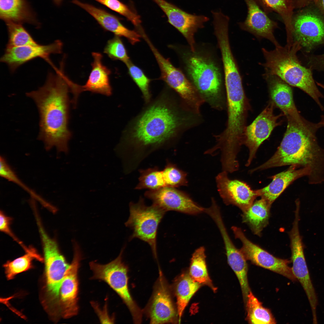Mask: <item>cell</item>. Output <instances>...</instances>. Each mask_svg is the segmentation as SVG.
<instances>
[{
  "instance_id": "6da1fadb",
  "label": "cell",
  "mask_w": 324,
  "mask_h": 324,
  "mask_svg": "<svg viewBox=\"0 0 324 324\" xmlns=\"http://www.w3.org/2000/svg\"><path fill=\"white\" fill-rule=\"evenodd\" d=\"M200 114L163 91L129 124L118 147L125 165L134 169L153 151L179 138L202 121Z\"/></svg>"
},
{
  "instance_id": "7a4b0ae2",
  "label": "cell",
  "mask_w": 324,
  "mask_h": 324,
  "mask_svg": "<svg viewBox=\"0 0 324 324\" xmlns=\"http://www.w3.org/2000/svg\"><path fill=\"white\" fill-rule=\"evenodd\" d=\"M62 66L48 73L45 84L26 93L36 104L40 116L38 139L46 151L55 147L58 152L67 153L71 134L68 127L69 88Z\"/></svg>"
},
{
  "instance_id": "3957f363",
  "label": "cell",
  "mask_w": 324,
  "mask_h": 324,
  "mask_svg": "<svg viewBox=\"0 0 324 324\" xmlns=\"http://www.w3.org/2000/svg\"><path fill=\"white\" fill-rule=\"evenodd\" d=\"M301 50V46L296 41L283 47L280 45L275 46L272 50L262 48L265 59L263 65L266 74L276 75L290 86L301 89L322 109L320 98L323 95L316 85L312 70L303 66L298 57L297 53Z\"/></svg>"
},
{
  "instance_id": "277c9868",
  "label": "cell",
  "mask_w": 324,
  "mask_h": 324,
  "mask_svg": "<svg viewBox=\"0 0 324 324\" xmlns=\"http://www.w3.org/2000/svg\"><path fill=\"white\" fill-rule=\"evenodd\" d=\"M284 137L274 154L253 172L272 167L310 163L315 147V128L301 117L287 119Z\"/></svg>"
},
{
  "instance_id": "5b68a950",
  "label": "cell",
  "mask_w": 324,
  "mask_h": 324,
  "mask_svg": "<svg viewBox=\"0 0 324 324\" xmlns=\"http://www.w3.org/2000/svg\"><path fill=\"white\" fill-rule=\"evenodd\" d=\"M195 52L182 54L190 81L205 102L212 108L218 111L226 110V94L219 68L210 59Z\"/></svg>"
},
{
  "instance_id": "8992f818",
  "label": "cell",
  "mask_w": 324,
  "mask_h": 324,
  "mask_svg": "<svg viewBox=\"0 0 324 324\" xmlns=\"http://www.w3.org/2000/svg\"><path fill=\"white\" fill-rule=\"evenodd\" d=\"M124 248L118 256L106 264L94 261L89 263L93 272L92 278L106 283L120 296L126 305L132 316L134 323H141L142 312L132 297L128 287V268L122 261Z\"/></svg>"
},
{
  "instance_id": "52a82bcc",
  "label": "cell",
  "mask_w": 324,
  "mask_h": 324,
  "mask_svg": "<svg viewBox=\"0 0 324 324\" xmlns=\"http://www.w3.org/2000/svg\"><path fill=\"white\" fill-rule=\"evenodd\" d=\"M129 212L125 225L133 231L130 240L136 238L147 243L157 259V231L166 212L153 203L147 206L141 197L136 203H130Z\"/></svg>"
},
{
  "instance_id": "ba28073f",
  "label": "cell",
  "mask_w": 324,
  "mask_h": 324,
  "mask_svg": "<svg viewBox=\"0 0 324 324\" xmlns=\"http://www.w3.org/2000/svg\"><path fill=\"white\" fill-rule=\"evenodd\" d=\"M145 40L159 66L161 72L160 79L178 94L190 109L196 113H200V107L205 102L193 85L180 70L159 52L148 37Z\"/></svg>"
},
{
  "instance_id": "9c48e42d",
  "label": "cell",
  "mask_w": 324,
  "mask_h": 324,
  "mask_svg": "<svg viewBox=\"0 0 324 324\" xmlns=\"http://www.w3.org/2000/svg\"><path fill=\"white\" fill-rule=\"evenodd\" d=\"M43 247L47 291L53 301H58L62 283L70 264L55 240L48 235L41 222L37 224Z\"/></svg>"
},
{
  "instance_id": "30bf717a",
  "label": "cell",
  "mask_w": 324,
  "mask_h": 324,
  "mask_svg": "<svg viewBox=\"0 0 324 324\" xmlns=\"http://www.w3.org/2000/svg\"><path fill=\"white\" fill-rule=\"evenodd\" d=\"M292 27L293 42H298L305 53L324 45V19L317 13L304 11L294 13Z\"/></svg>"
},
{
  "instance_id": "8fae6325",
  "label": "cell",
  "mask_w": 324,
  "mask_h": 324,
  "mask_svg": "<svg viewBox=\"0 0 324 324\" xmlns=\"http://www.w3.org/2000/svg\"><path fill=\"white\" fill-rule=\"evenodd\" d=\"M235 238L242 243L240 249L247 260L252 263L281 275L292 281L297 280L289 266L290 261L273 255L259 246L254 244L246 236L241 228H231Z\"/></svg>"
},
{
  "instance_id": "7c38bea8",
  "label": "cell",
  "mask_w": 324,
  "mask_h": 324,
  "mask_svg": "<svg viewBox=\"0 0 324 324\" xmlns=\"http://www.w3.org/2000/svg\"><path fill=\"white\" fill-rule=\"evenodd\" d=\"M170 287L160 270L146 311L151 324L179 322L177 309L172 299Z\"/></svg>"
},
{
  "instance_id": "4fadbf2b",
  "label": "cell",
  "mask_w": 324,
  "mask_h": 324,
  "mask_svg": "<svg viewBox=\"0 0 324 324\" xmlns=\"http://www.w3.org/2000/svg\"><path fill=\"white\" fill-rule=\"evenodd\" d=\"M299 223H293L289 232L291 251L292 273L301 284L308 298L312 314L316 315L318 300L312 282L304 252V247L299 230Z\"/></svg>"
},
{
  "instance_id": "5bb4252c",
  "label": "cell",
  "mask_w": 324,
  "mask_h": 324,
  "mask_svg": "<svg viewBox=\"0 0 324 324\" xmlns=\"http://www.w3.org/2000/svg\"><path fill=\"white\" fill-rule=\"evenodd\" d=\"M274 105L272 101L270 102L251 124L245 128L243 144L247 147L249 151L246 165L247 166L250 164L260 145L269 137L273 129L279 124L278 120L282 114L274 115Z\"/></svg>"
},
{
  "instance_id": "9a60e30c",
  "label": "cell",
  "mask_w": 324,
  "mask_h": 324,
  "mask_svg": "<svg viewBox=\"0 0 324 324\" xmlns=\"http://www.w3.org/2000/svg\"><path fill=\"white\" fill-rule=\"evenodd\" d=\"M166 16L169 22L184 37L192 52L196 51L195 33L204 27L209 18L189 14L165 0H153Z\"/></svg>"
},
{
  "instance_id": "2e32d148",
  "label": "cell",
  "mask_w": 324,
  "mask_h": 324,
  "mask_svg": "<svg viewBox=\"0 0 324 324\" xmlns=\"http://www.w3.org/2000/svg\"><path fill=\"white\" fill-rule=\"evenodd\" d=\"M72 261L67 270L59 291V300L61 315L68 318L76 315L79 310L78 304V272L82 259V254L78 244L74 243Z\"/></svg>"
},
{
  "instance_id": "e0dca14e",
  "label": "cell",
  "mask_w": 324,
  "mask_h": 324,
  "mask_svg": "<svg viewBox=\"0 0 324 324\" xmlns=\"http://www.w3.org/2000/svg\"><path fill=\"white\" fill-rule=\"evenodd\" d=\"M145 196L165 211H173L191 215L205 212V208L194 202L187 194L176 188L165 187L146 191Z\"/></svg>"
},
{
  "instance_id": "ac0fdd59",
  "label": "cell",
  "mask_w": 324,
  "mask_h": 324,
  "mask_svg": "<svg viewBox=\"0 0 324 324\" xmlns=\"http://www.w3.org/2000/svg\"><path fill=\"white\" fill-rule=\"evenodd\" d=\"M93 61L92 69L87 81L83 86L75 83L66 76L65 79L69 89L73 95L71 100L74 106L76 104L79 94L83 91H88L107 96L112 94V88L110 83V70L102 63L103 56L99 52H93Z\"/></svg>"
},
{
  "instance_id": "d6986e66",
  "label": "cell",
  "mask_w": 324,
  "mask_h": 324,
  "mask_svg": "<svg viewBox=\"0 0 324 324\" xmlns=\"http://www.w3.org/2000/svg\"><path fill=\"white\" fill-rule=\"evenodd\" d=\"M63 44L57 40L50 44L28 45L19 47H6L0 61L6 64L10 71L14 72L19 67L33 59L42 58L50 64L49 56L62 52Z\"/></svg>"
},
{
  "instance_id": "ffe728a7",
  "label": "cell",
  "mask_w": 324,
  "mask_h": 324,
  "mask_svg": "<svg viewBox=\"0 0 324 324\" xmlns=\"http://www.w3.org/2000/svg\"><path fill=\"white\" fill-rule=\"evenodd\" d=\"M227 172L223 171L217 176L216 181L218 192L224 203L238 207L243 212L247 210L259 196L245 183L230 179Z\"/></svg>"
},
{
  "instance_id": "44dd1931",
  "label": "cell",
  "mask_w": 324,
  "mask_h": 324,
  "mask_svg": "<svg viewBox=\"0 0 324 324\" xmlns=\"http://www.w3.org/2000/svg\"><path fill=\"white\" fill-rule=\"evenodd\" d=\"M244 1L248 13L245 20L238 23L241 28L258 38L268 39L275 46H280L274 34L275 29L278 28V23L270 18L254 0Z\"/></svg>"
},
{
  "instance_id": "7402d4cb",
  "label": "cell",
  "mask_w": 324,
  "mask_h": 324,
  "mask_svg": "<svg viewBox=\"0 0 324 324\" xmlns=\"http://www.w3.org/2000/svg\"><path fill=\"white\" fill-rule=\"evenodd\" d=\"M72 2L88 13L105 31L111 32L115 35L126 38L132 45L140 41L141 34L138 32L127 28L116 16L104 9L79 0H72Z\"/></svg>"
},
{
  "instance_id": "603a6c76",
  "label": "cell",
  "mask_w": 324,
  "mask_h": 324,
  "mask_svg": "<svg viewBox=\"0 0 324 324\" xmlns=\"http://www.w3.org/2000/svg\"><path fill=\"white\" fill-rule=\"evenodd\" d=\"M272 101L279 108L287 119L300 115L295 104L290 86L277 76L266 74Z\"/></svg>"
},
{
  "instance_id": "cb8c5ba5",
  "label": "cell",
  "mask_w": 324,
  "mask_h": 324,
  "mask_svg": "<svg viewBox=\"0 0 324 324\" xmlns=\"http://www.w3.org/2000/svg\"><path fill=\"white\" fill-rule=\"evenodd\" d=\"M0 17L6 23L40 25L26 0H0Z\"/></svg>"
},
{
  "instance_id": "d4e9b609",
  "label": "cell",
  "mask_w": 324,
  "mask_h": 324,
  "mask_svg": "<svg viewBox=\"0 0 324 324\" xmlns=\"http://www.w3.org/2000/svg\"><path fill=\"white\" fill-rule=\"evenodd\" d=\"M295 166L291 165L287 170L273 176L272 182L268 185L256 190L259 196L272 206L290 184L303 174V170H296Z\"/></svg>"
},
{
  "instance_id": "484cf974",
  "label": "cell",
  "mask_w": 324,
  "mask_h": 324,
  "mask_svg": "<svg viewBox=\"0 0 324 324\" xmlns=\"http://www.w3.org/2000/svg\"><path fill=\"white\" fill-rule=\"evenodd\" d=\"M271 205L261 198L256 200L242 215L243 223L247 224L253 233L260 236L262 232L268 223Z\"/></svg>"
},
{
  "instance_id": "4316f807",
  "label": "cell",
  "mask_w": 324,
  "mask_h": 324,
  "mask_svg": "<svg viewBox=\"0 0 324 324\" xmlns=\"http://www.w3.org/2000/svg\"><path fill=\"white\" fill-rule=\"evenodd\" d=\"M201 285L190 277L189 272L182 273L175 280L173 288L179 322L190 299Z\"/></svg>"
},
{
  "instance_id": "83f0119b",
  "label": "cell",
  "mask_w": 324,
  "mask_h": 324,
  "mask_svg": "<svg viewBox=\"0 0 324 324\" xmlns=\"http://www.w3.org/2000/svg\"><path fill=\"white\" fill-rule=\"evenodd\" d=\"M267 14L274 12L281 18L285 26L287 40H292V20L294 9L292 0H254Z\"/></svg>"
},
{
  "instance_id": "f1b7e54d",
  "label": "cell",
  "mask_w": 324,
  "mask_h": 324,
  "mask_svg": "<svg viewBox=\"0 0 324 324\" xmlns=\"http://www.w3.org/2000/svg\"><path fill=\"white\" fill-rule=\"evenodd\" d=\"M205 251L203 247L195 250L191 259L189 273L194 280L208 286L215 292L217 289L213 285L208 274Z\"/></svg>"
},
{
  "instance_id": "f546056e",
  "label": "cell",
  "mask_w": 324,
  "mask_h": 324,
  "mask_svg": "<svg viewBox=\"0 0 324 324\" xmlns=\"http://www.w3.org/2000/svg\"><path fill=\"white\" fill-rule=\"evenodd\" d=\"M245 306L247 312L246 320L249 323L273 324L276 323L270 310L262 306V303L255 296L251 291L248 295Z\"/></svg>"
},
{
  "instance_id": "4dcf8cb0",
  "label": "cell",
  "mask_w": 324,
  "mask_h": 324,
  "mask_svg": "<svg viewBox=\"0 0 324 324\" xmlns=\"http://www.w3.org/2000/svg\"><path fill=\"white\" fill-rule=\"evenodd\" d=\"M0 175L1 177L8 180L17 184L27 192L32 198L36 200L44 207L52 212H56L57 210L54 206L45 201L33 190L28 187L19 178L16 173L8 163L4 157L0 156Z\"/></svg>"
},
{
  "instance_id": "1f68e13d",
  "label": "cell",
  "mask_w": 324,
  "mask_h": 324,
  "mask_svg": "<svg viewBox=\"0 0 324 324\" xmlns=\"http://www.w3.org/2000/svg\"><path fill=\"white\" fill-rule=\"evenodd\" d=\"M34 259L41 262L44 260L35 249L12 261H7L3 265L7 279H12L17 274L32 268Z\"/></svg>"
},
{
  "instance_id": "d6a6232c",
  "label": "cell",
  "mask_w": 324,
  "mask_h": 324,
  "mask_svg": "<svg viewBox=\"0 0 324 324\" xmlns=\"http://www.w3.org/2000/svg\"><path fill=\"white\" fill-rule=\"evenodd\" d=\"M8 35L6 47H15L38 44L22 24L6 23Z\"/></svg>"
},
{
  "instance_id": "836d02e7",
  "label": "cell",
  "mask_w": 324,
  "mask_h": 324,
  "mask_svg": "<svg viewBox=\"0 0 324 324\" xmlns=\"http://www.w3.org/2000/svg\"><path fill=\"white\" fill-rule=\"evenodd\" d=\"M139 183L135 189L154 190L166 187L162 170L158 168H149L140 171Z\"/></svg>"
},
{
  "instance_id": "e575fe53",
  "label": "cell",
  "mask_w": 324,
  "mask_h": 324,
  "mask_svg": "<svg viewBox=\"0 0 324 324\" xmlns=\"http://www.w3.org/2000/svg\"><path fill=\"white\" fill-rule=\"evenodd\" d=\"M125 64L130 76L141 91L145 101L146 103H149L151 97L150 89L151 80L141 69L130 60Z\"/></svg>"
},
{
  "instance_id": "d590c367",
  "label": "cell",
  "mask_w": 324,
  "mask_h": 324,
  "mask_svg": "<svg viewBox=\"0 0 324 324\" xmlns=\"http://www.w3.org/2000/svg\"><path fill=\"white\" fill-rule=\"evenodd\" d=\"M162 172L166 187L176 188L188 185L187 173L175 164L168 162Z\"/></svg>"
},
{
  "instance_id": "8d00e7d4",
  "label": "cell",
  "mask_w": 324,
  "mask_h": 324,
  "mask_svg": "<svg viewBox=\"0 0 324 324\" xmlns=\"http://www.w3.org/2000/svg\"><path fill=\"white\" fill-rule=\"evenodd\" d=\"M111 10L124 16L137 29L142 27L140 16L119 0H94Z\"/></svg>"
},
{
  "instance_id": "74e56055",
  "label": "cell",
  "mask_w": 324,
  "mask_h": 324,
  "mask_svg": "<svg viewBox=\"0 0 324 324\" xmlns=\"http://www.w3.org/2000/svg\"><path fill=\"white\" fill-rule=\"evenodd\" d=\"M104 52L113 60H119L125 64L130 59L120 37L115 35L108 40L104 49Z\"/></svg>"
},
{
  "instance_id": "f35d334b",
  "label": "cell",
  "mask_w": 324,
  "mask_h": 324,
  "mask_svg": "<svg viewBox=\"0 0 324 324\" xmlns=\"http://www.w3.org/2000/svg\"><path fill=\"white\" fill-rule=\"evenodd\" d=\"M11 220V218L6 215L3 211H0V230L1 231L11 237L21 245L26 252L28 251L30 249V247H27L21 241L17 238L12 232L10 225Z\"/></svg>"
},
{
  "instance_id": "ab89813d",
  "label": "cell",
  "mask_w": 324,
  "mask_h": 324,
  "mask_svg": "<svg viewBox=\"0 0 324 324\" xmlns=\"http://www.w3.org/2000/svg\"><path fill=\"white\" fill-rule=\"evenodd\" d=\"M307 67L313 70L324 71V53L316 55L305 53Z\"/></svg>"
},
{
  "instance_id": "60d3db41",
  "label": "cell",
  "mask_w": 324,
  "mask_h": 324,
  "mask_svg": "<svg viewBox=\"0 0 324 324\" xmlns=\"http://www.w3.org/2000/svg\"><path fill=\"white\" fill-rule=\"evenodd\" d=\"M92 305L99 317L102 323H112L114 321L113 318L110 317L107 312L106 305L103 309L100 308L98 304L95 302H92Z\"/></svg>"
},
{
  "instance_id": "b9f144b4",
  "label": "cell",
  "mask_w": 324,
  "mask_h": 324,
  "mask_svg": "<svg viewBox=\"0 0 324 324\" xmlns=\"http://www.w3.org/2000/svg\"><path fill=\"white\" fill-rule=\"evenodd\" d=\"M294 9L301 8L308 5L313 0H292Z\"/></svg>"
},
{
  "instance_id": "7bdbcfd3",
  "label": "cell",
  "mask_w": 324,
  "mask_h": 324,
  "mask_svg": "<svg viewBox=\"0 0 324 324\" xmlns=\"http://www.w3.org/2000/svg\"><path fill=\"white\" fill-rule=\"evenodd\" d=\"M324 16V0H313Z\"/></svg>"
},
{
  "instance_id": "ee69618b",
  "label": "cell",
  "mask_w": 324,
  "mask_h": 324,
  "mask_svg": "<svg viewBox=\"0 0 324 324\" xmlns=\"http://www.w3.org/2000/svg\"><path fill=\"white\" fill-rule=\"evenodd\" d=\"M317 127L324 126V116L322 118L321 121L316 125Z\"/></svg>"
},
{
  "instance_id": "f6af8a7d",
  "label": "cell",
  "mask_w": 324,
  "mask_h": 324,
  "mask_svg": "<svg viewBox=\"0 0 324 324\" xmlns=\"http://www.w3.org/2000/svg\"><path fill=\"white\" fill-rule=\"evenodd\" d=\"M55 4L57 6L60 5L63 0H52Z\"/></svg>"
}]
</instances>
